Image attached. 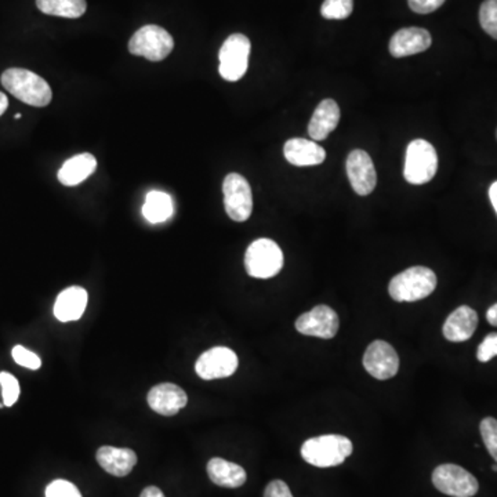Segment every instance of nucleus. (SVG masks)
I'll return each instance as SVG.
<instances>
[{
    "mask_svg": "<svg viewBox=\"0 0 497 497\" xmlns=\"http://www.w3.org/2000/svg\"><path fill=\"white\" fill-rule=\"evenodd\" d=\"M2 85L10 94L28 106H48L53 99L52 89L45 79L22 68H10L2 75Z\"/></svg>",
    "mask_w": 497,
    "mask_h": 497,
    "instance_id": "1",
    "label": "nucleus"
},
{
    "mask_svg": "<svg viewBox=\"0 0 497 497\" xmlns=\"http://www.w3.org/2000/svg\"><path fill=\"white\" fill-rule=\"evenodd\" d=\"M437 287V275L433 270L416 265L395 275L389 285L392 300L398 303L419 302L428 297Z\"/></svg>",
    "mask_w": 497,
    "mask_h": 497,
    "instance_id": "2",
    "label": "nucleus"
},
{
    "mask_svg": "<svg viewBox=\"0 0 497 497\" xmlns=\"http://www.w3.org/2000/svg\"><path fill=\"white\" fill-rule=\"evenodd\" d=\"M354 446L344 435L329 434L310 438L302 446V456L315 467H336L353 453Z\"/></svg>",
    "mask_w": 497,
    "mask_h": 497,
    "instance_id": "3",
    "label": "nucleus"
},
{
    "mask_svg": "<svg viewBox=\"0 0 497 497\" xmlns=\"http://www.w3.org/2000/svg\"><path fill=\"white\" fill-rule=\"evenodd\" d=\"M438 170V155L435 148L425 140H413L407 148L405 158V180L413 185L430 183Z\"/></svg>",
    "mask_w": 497,
    "mask_h": 497,
    "instance_id": "4",
    "label": "nucleus"
},
{
    "mask_svg": "<svg viewBox=\"0 0 497 497\" xmlns=\"http://www.w3.org/2000/svg\"><path fill=\"white\" fill-rule=\"evenodd\" d=\"M284 267V253L277 242L271 239H257L247 247L244 269L247 274L259 279H269L279 274Z\"/></svg>",
    "mask_w": 497,
    "mask_h": 497,
    "instance_id": "5",
    "label": "nucleus"
},
{
    "mask_svg": "<svg viewBox=\"0 0 497 497\" xmlns=\"http://www.w3.org/2000/svg\"><path fill=\"white\" fill-rule=\"evenodd\" d=\"M175 40L172 35L158 25L140 28L129 42V52L147 60L162 61L172 53Z\"/></svg>",
    "mask_w": 497,
    "mask_h": 497,
    "instance_id": "6",
    "label": "nucleus"
},
{
    "mask_svg": "<svg viewBox=\"0 0 497 497\" xmlns=\"http://www.w3.org/2000/svg\"><path fill=\"white\" fill-rule=\"evenodd\" d=\"M251 40L242 33H234L221 46L219 53V73L221 78L228 81H236L244 78L249 66L251 56Z\"/></svg>",
    "mask_w": 497,
    "mask_h": 497,
    "instance_id": "7",
    "label": "nucleus"
},
{
    "mask_svg": "<svg viewBox=\"0 0 497 497\" xmlns=\"http://www.w3.org/2000/svg\"><path fill=\"white\" fill-rule=\"evenodd\" d=\"M224 206L231 220L244 223L253 211L252 188L244 176L231 173L223 183Z\"/></svg>",
    "mask_w": 497,
    "mask_h": 497,
    "instance_id": "8",
    "label": "nucleus"
},
{
    "mask_svg": "<svg viewBox=\"0 0 497 497\" xmlns=\"http://www.w3.org/2000/svg\"><path fill=\"white\" fill-rule=\"evenodd\" d=\"M438 491L452 497H473L478 493V481L473 474L456 464H441L433 473Z\"/></svg>",
    "mask_w": 497,
    "mask_h": 497,
    "instance_id": "9",
    "label": "nucleus"
},
{
    "mask_svg": "<svg viewBox=\"0 0 497 497\" xmlns=\"http://www.w3.org/2000/svg\"><path fill=\"white\" fill-rule=\"evenodd\" d=\"M340 328V320L335 310H331L328 305H317L308 313H303L296 321V329L298 333L313 338L330 340L338 335Z\"/></svg>",
    "mask_w": 497,
    "mask_h": 497,
    "instance_id": "10",
    "label": "nucleus"
},
{
    "mask_svg": "<svg viewBox=\"0 0 497 497\" xmlns=\"http://www.w3.org/2000/svg\"><path fill=\"white\" fill-rule=\"evenodd\" d=\"M238 356L227 347H214L199 356L195 364L198 376L203 380L226 379L238 369Z\"/></svg>",
    "mask_w": 497,
    "mask_h": 497,
    "instance_id": "11",
    "label": "nucleus"
},
{
    "mask_svg": "<svg viewBox=\"0 0 497 497\" xmlns=\"http://www.w3.org/2000/svg\"><path fill=\"white\" fill-rule=\"evenodd\" d=\"M364 368L374 379H392L399 371V356L391 344L376 340L364 351Z\"/></svg>",
    "mask_w": 497,
    "mask_h": 497,
    "instance_id": "12",
    "label": "nucleus"
},
{
    "mask_svg": "<svg viewBox=\"0 0 497 497\" xmlns=\"http://www.w3.org/2000/svg\"><path fill=\"white\" fill-rule=\"evenodd\" d=\"M347 176L351 187L358 195H369L376 188L377 176L373 160L368 152L362 150H356L347 158Z\"/></svg>",
    "mask_w": 497,
    "mask_h": 497,
    "instance_id": "13",
    "label": "nucleus"
},
{
    "mask_svg": "<svg viewBox=\"0 0 497 497\" xmlns=\"http://www.w3.org/2000/svg\"><path fill=\"white\" fill-rule=\"evenodd\" d=\"M148 405L162 416H175L187 407L188 397L184 390L172 383L158 384L148 392Z\"/></svg>",
    "mask_w": 497,
    "mask_h": 497,
    "instance_id": "14",
    "label": "nucleus"
},
{
    "mask_svg": "<svg viewBox=\"0 0 497 497\" xmlns=\"http://www.w3.org/2000/svg\"><path fill=\"white\" fill-rule=\"evenodd\" d=\"M433 39L430 32L423 28H404L394 33L390 40V53L392 57L402 58L419 55L430 47Z\"/></svg>",
    "mask_w": 497,
    "mask_h": 497,
    "instance_id": "15",
    "label": "nucleus"
},
{
    "mask_svg": "<svg viewBox=\"0 0 497 497\" xmlns=\"http://www.w3.org/2000/svg\"><path fill=\"white\" fill-rule=\"evenodd\" d=\"M478 326V315L473 308L461 305L450 313L445 325H443V336L446 340L452 343H461L473 338L474 331Z\"/></svg>",
    "mask_w": 497,
    "mask_h": 497,
    "instance_id": "16",
    "label": "nucleus"
},
{
    "mask_svg": "<svg viewBox=\"0 0 497 497\" xmlns=\"http://www.w3.org/2000/svg\"><path fill=\"white\" fill-rule=\"evenodd\" d=\"M96 458L103 470L114 476H129L137 464V455L134 450L127 448H114V446H101L97 450Z\"/></svg>",
    "mask_w": 497,
    "mask_h": 497,
    "instance_id": "17",
    "label": "nucleus"
},
{
    "mask_svg": "<svg viewBox=\"0 0 497 497\" xmlns=\"http://www.w3.org/2000/svg\"><path fill=\"white\" fill-rule=\"evenodd\" d=\"M340 122V108L335 99H326L321 101L313 112L310 124H308V133L313 141H322L328 139L333 130L338 127Z\"/></svg>",
    "mask_w": 497,
    "mask_h": 497,
    "instance_id": "18",
    "label": "nucleus"
},
{
    "mask_svg": "<svg viewBox=\"0 0 497 497\" xmlns=\"http://www.w3.org/2000/svg\"><path fill=\"white\" fill-rule=\"evenodd\" d=\"M89 296L83 287H71L60 293L55 304V317L60 322L78 321L88 307Z\"/></svg>",
    "mask_w": 497,
    "mask_h": 497,
    "instance_id": "19",
    "label": "nucleus"
},
{
    "mask_svg": "<svg viewBox=\"0 0 497 497\" xmlns=\"http://www.w3.org/2000/svg\"><path fill=\"white\" fill-rule=\"evenodd\" d=\"M284 155L295 166H317L326 159V152L317 141L290 139L285 142Z\"/></svg>",
    "mask_w": 497,
    "mask_h": 497,
    "instance_id": "20",
    "label": "nucleus"
},
{
    "mask_svg": "<svg viewBox=\"0 0 497 497\" xmlns=\"http://www.w3.org/2000/svg\"><path fill=\"white\" fill-rule=\"evenodd\" d=\"M97 169L96 158L91 154H79L64 163L58 170V181L65 187H75L88 180Z\"/></svg>",
    "mask_w": 497,
    "mask_h": 497,
    "instance_id": "21",
    "label": "nucleus"
},
{
    "mask_svg": "<svg viewBox=\"0 0 497 497\" xmlns=\"http://www.w3.org/2000/svg\"><path fill=\"white\" fill-rule=\"evenodd\" d=\"M208 476L211 483L223 488L236 489L246 483V471L239 464L221 458H213L208 463Z\"/></svg>",
    "mask_w": 497,
    "mask_h": 497,
    "instance_id": "22",
    "label": "nucleus"
},
{
    "mask_svg": "<svg viewBox=\"0 0 497 497\" xmlns=\"http://www.w3.org/2000/svg\"><path fill=\"white\" fill-rule=\"evenodd\" d=\"M173 201L167 193L151 191L145 198L142 216L151 224H159L169 220L173 216Z\"/></svg>",
    "mask_w": 497,
    "mask_h": 497,
    "instance_id": "23",
    "label": "nucleus"
},
{
    "mask_svg": "<svg viewBox=\"0 0 497 497\" xmlns=\"http://www.w3.org/2000/svg\"><path fill=\"white\" fill-rule=\"evenodd\" d=\"M37 6L45 14L63 19H79L88 9L86 0H37Z\"/></svg>",
    "mask_w": 497,
    "mask_h": 497,
    "instance_id": "24",
    "label": "nucleus"
},
{
    "mask_svg": "<svg viewBox=\"0 0 497 497\" xmlns=\"http://www.w3.org/2000/svg\"><path fill=\"white\" fill-rule=\"evenodd\" d=\"M353 9L354 0H325L321 14L326 20H344L350 17Z\"/></svg>",
    "mask_w": 497,
    "mask_h": 497,
    "instance_id": "25",
    "label": "nucleus"
},
{
    "mask_svg": "<svg viewBox=\"0 0 497 497\" xmlns=\"http://www.w3.org/2000/svg\"><path fill=\"white\" fill-rule=\"evenodd\" d=\"M479 22L489 37L497 39V0H485L479 10Z\"/></svg>",
    "mask_w": 497,
    "mask_h": 497,
    "instance_id": "26",
    "label": "nucleus"
},
{
    "mask_svg": "<svg viewBox=\"0 0 497 497\" xmlns=\"http://www.w3.org/2000/svg\"><path fill=\"white\" fill-rule=\"evenodd\" d=\"M0 386H2V395H4V407H13L19 401L20 383L13 374L2 372L0 373Z\"/></svg>",
    "mask_w": 497,
    "mask_h": 497,
    "instance_id": "27",
    "label": "nucleus"
},
{
    "mask_svg": "<svg viewBox=\"0 0 497 497\" xmlns=\"http://www.w3.org/2000/svg\"><path fill=\"white\" fill-rule=\"evenodd\" d=\"M481 435H483L484 443L486 450L491 453L497 464V420L493 417H485L479 425Z\"/></svg>",
    "mask_w": 497,
    "mask_h": 497,
    "instance_id": "28",
    "label": "nucleus"
},
{
    "mask_svg": "<svg viewBox=\"0 0 497 497\" xmlns=\"http://www.w3.org/2000/svg\"><path fill=\"white\" fill-rule=\"evenodd\" d=\"M13 359H14L17 364H21L24 368L32 369V371H37L42 366V361H40L39 356L37 354L32 353V351L27 350L25 347L15 346L12 351Z\"/></svg>",
    "mask_w": 497,
    "mask_h": 497,
    "instance_id": "29",
    "label": "nucleus"
},
{
    "mask_svg": "<svg viewBox=\"0 0 497 497\" xmlns=\"http://www.w3.org/2000/svg\"><path fill=\"white\" fill-rule=\"evenodd\" d=\"M46 497H81V494L73 484L57 479L46 488Z\"/></svg>",
    "mask_w": 497,
    "mask_h": 497,
    "instance_id": "30",
    "label": "nucleus"
},
{
    "mask_svg": "<svg viewBox=\"0 0 497 497\" xmlns=\"http://www.w3.org/2000/svg\"><path fill=\"white\" fill-rule=\"evenodd\" d=\"M494 356H497V333H491L478 347L476 358L479 362H489Z\"/></svg>",
    "mask_w": 497,
    "mask_h": 497,
    "instance_id": "31",
    "label": "nucleus"
},
{
    "mask_svg": "<svg viewBox=\"0 0 497 497\" xmlns=\"http://www.w3.org/2000/svg\"><path fill=\"white\" fill-rule=\"evenodd\" d=\"M407 4H409L410 9L415 13L430 14V13L440 9L445 4V0H407Z\"/></svg>",
    "mask_w": 497,
    "mask_h": 497,
    "instance_id": "32",
    "label": "nucleus"
},
{
    "mask_svg": "<svg viewBox=\"0 0 497 497\" xmlns=\"http://www.w3.org/2000/svg\"><path fill=\"white\" fill-rule=\"evenodd\" d=\"M264 497H293V494L290 492L289 486L284 481L275 479L265 488Z\"/></svg>",
    "mask_w": 497,
    "mask_h": 497,
    "instance_id": "33",
    "label": "nucleus"
},
{
    "mask_svg": "<svg viewBox=\"0 0 497 497\" xmlns=\"http://www.w3.org/2000/svg\"><path fill=\"white\" fill-rule=\"evenodd\" d=\"M140 497H165V494H163V492L160 491L159 488H157V486H147V488L141 492Z\"/></svg>",
    "mask_w": 497,
    "mask_h": 497,
    "instance_id": "34",
    "label": "nucleus"
},
{
    "mask_svg": "<svg viewBox=\"0 0 497 497\" xmlns=\"http://www.w3.org/2000/svg\"><path fill=\"white\" fill-rule=\"evenodd\" d=\"M486 320L492 326H497V304L492 305L486 313Z\"/></svg>",
    "mask_w": 497,
    "mask_h": 497,
    "instance_id": "35",
    "label": "nucleus"
},
{
    "mask_svg": "<svg viewBox=\"0 0 497 497\" xmlns=\"http://www.w3.org/2000/svg\"><path fill=\"white\" fill-rule=\"evenodd\" d=\"M489 198H491L492 205H493L494 210L497 213V181L489 188Z\"/></svg>",
    "mask_w": 497,
    "mask_h": 497,
    "instance_id": "36",
    "label": "nucleus"
},
{
    "mask_svg": "<svg viewBox=\"0 0 497 497\" xmlns=\"http://www.w3.org/2000/svg\"><path fill=\"white\" fill-rule=\"evenodd\" d=\"M7 107H9V99H7L6 94L0 91V115H4L6 112Z\"/></svg>",
    "mask_w": 497,
    "mask_h": 497,
    "instance_id": "37",
    "label": "nucleus"
},
{
    "mask_svg": "<svg viewBox=\"0 0 497 497\" xmlns=\"http://www.w3.org/2000/svg\"><path fill=\"white\" fill-rule=\"evenodd\" d=\"M14 118H15V119H20V118H21V114H15V115H14Z\"/></svg>",
    "mask_w": 497,
    "mask_h": 497,
    "instance_id": "38",
    "label": "nucleus"
},
{
    "mask_svg": "<svg viewBox=\"0 0 497 497\" xmlns=\"http://www.w3.org/2000/svg\"><path fill=\"white\" fill-rule=\"evenodd\" d=\"M492 470L497 471V464H494L493 467H492Z\"/></svg>",
    "mask_w": 497,
    "mask_h": 497,
    "instance_id": "39",
    "label": "nucleus"
},
{
    "mask_svg": "<svg viewBox=\"0 0 497 497\" xmlns=\"http://www.w3.org/2000/svg\"><path fill=\"white\" fill-rule=\"evenodd\" d=\"M496 137H497V133H496Z\"/></svg>",
    "mask_w": 497,
    "mask_h": 497,
    "instance_id": "40",
    "label": "nucleus"
}]
</instances>
